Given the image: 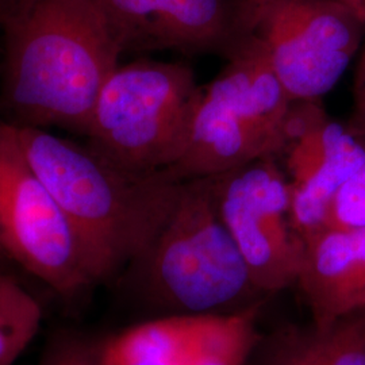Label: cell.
Returning <instances> with one entry per match:
<instances>
[{"mask_svg": "<svg viewBox=\"0 0 365 365\" xmlns=\"http://www.w3.org/2000/svg\"><path fill=\"white\" fill-rule=\"evenodd\" d=\"M1 102L15 126L84 134L123 54L95 0H0Z\"/></svg>", "mask_w": 365, "mask_h": 365, "instance_id": "1", "label": "cell"}, {"mask_svg": "<svg viewBox=\"0 0 365 365\" xmlns=\"http://www.w3.org/2000/svg\"><path fill=\"white\" fill-rule=\"evenodd\" d=\"M29 163L87 249L99 283L126 271L168 220L182 182L167 172L134 173L88 145L15 126Z\"/></svg>", "mask_w": 365, "mask_h": 365, "instance_id": "2", "label": "cell"}, {"mask_svg": "<svg viewBox=\"0 0 365 365\" xmlns=\"http://www.w3.org/2000/svg\"><path fill=\"white\" fill-rule=\"evenodd\" d=\"M126 272L172 314L235 313L262 297L222 222L211 178L182 182L168 220Z\"/></svg>", "mask_w": 365, "mask_h": 365, "instance_id": "3", "label": "cell"}, {"mask_svg": "<svg viewBox=\"0 0 365 365\" xmlns=\"http://www.w3.org/2000/svg\"><path fill=\"white\" fill-rule=\"evenodd\" d=\"M202 88L184 63L119 64L92 108L87 145L122 170L168 172L187 149Z\"/></svg>", "mask_w": 365, "mask_h": 365, "instance_id": "4", "label": "cell"}, {"mask_svg": "<svg viewBox=\"0 0 365 365\" xmlns=\"http://www.w3.org/2000/svg\"><path fill=\"white\" fill-rule=\"evenodd\" d=\"M203 86L187 149L167 173L179 182L211 178L262 157H279L292 101L260 53L233 46Z\"/></svg>", "mask_w": 365, "mask_h": 365, "instance_id": "5", "label": "cell"}, {"mask_svg": "<svg viewBox=\"0 0 365 365\" xmlns=\"http://www.w3.org/2000/svg\"><path fill=\"white\" fill-rule=\"evenodd\" d=\"M364 37V15L341 0H235L226 52L247 46L260 53L292 102L321 101Z\"/></svg>", "mask_w": 365, "mask_h": 365, "instance_id": "6", "label": "cell"}, {"mask_svg": "<svg viewBox=\"0 0 365 365\" xmlns=\"http://www.w3.org/2000/svg\"><path fill=\"white\" fill-rule=\"evenodd\" d=\"M0 248L66 298L99 283L73 225L29 163L15 125L0 117Z\"/></svg>", "mask_w": 365, "mask_h": 365, "instance_id": "7", "label": "cell"}, {"mask_svg": "<svg viewBox=\"0 0 365 365\" xmlns=\"http://www.w3.org/2000/svg\"><path fill=\"white\" fill-rule=\"evenodd\" d=\"M217 210L261 295L297 284L304 241L291 215L287 178L277 157L211 176Z\"/></svg>", "mask_w": 365, "mask_h": 365, "instance_id": "8", "label": "cell"}, {"mask_svg": "<svg viewBox=\"0 0 365 365\" xmlns=\"http://www.w3.org/2000/svg\"><path fill=\"white\" fill-rule=\"evenodd\" d=\"M279 157L292 222L304 241L322 229L333 197L364 163L365 141L329 117L321 101H294Z\"/></svg>", "mask_w": 365, "mask_h": 365, "instance_id": "9", "label": "cell"}, {"mask_svg": "<svg viewBox=\"0 0 365 365\" xmlns=\"http://www.w3.org/2000/svg\"><path fill=\"white\" fill-rule=\"evenodd\" d=\"M261 303L225 314H170L103 345L106 365H247L259 342Z\"/></svg>", "mask_w": 365, "mask_h": 365, "instance_id": "10", "label": "cell"}, {"mask_svg": "<svg viewBox=\"0 0 365 365\" xmlns=\"http://www.w3.org/2000/svg\"><path fill=\"white\" fill-rule=\"evenodd\" d=\"M122 53L225 54L235 0H95Z\"/></svg>", "mask_w": 365, "mask_h": 365, "instance_id": "11", "label": "cell"}, {"mask_svg": "<svg viewBox=\"0 0 365 365\" xmlns=\"http://www.w3.org/2000/svg\"><path fill=\"white\" fill-rule=\"evenodd\" d=\"M313 325L327 329L365 309V227H324L304 240L297 284Z\"/></svg>", "mask_w": 365, "mask_h": 365, "instance_id": "12", "label": "cell"}, {"mask_svg": "<svg viewBox=\"0 0 365 365\" xmlns=\"http://www.w3.org/2000/svg\"><path fill=\"white\" fill-rule=\"evenodd\" d=\"M42 310L13 272H0V365H14L38 333Z\"/></svg>", "mask_w": 365, "mask_h": 365, "instance_id": "13", "label": "cell"}, {"mask_svg": "<svg viewBox=\"0 0 365 365\" xmlns=\"http://www.w3.org/2000/svg\"><path fill=\"white\" fill-rule=\"evenodd\" d=\"M255 353L256 365H329L327 329L295 325L274 330L261 342Z\"/></svg>", "mask_w": 365, "mask_h": 365, "instance_id": "14", "label": "cell"}, {"mask_svg": "<svg viewBox=\"0 0 365 365\" xmlns=\"http://www.w3.org/2000/svg\"><path fill=\"white\" fill-rule=\"evenodd\" d=\"M324 227H365V161L333 197L327 209Z\"/></svg>", "mask_w": 365, "mask_h": 365, "instance_id": "15", "label": "cell"}, {"mask_svg": "<svg viewBox=\"0 0 365 365\" xmlns=\"http://www.w3.org/2000/svg\"><path fill=\"white\" fill-rule=\"evenodd\" d=\"M329 365H365V313L349 314L327 327Z\"/></svg>", "mask_w": 365, "mask_h": 365, "instance_id": "16", "label": "cell"}, {"mask_svg": "<svg viewBox=\"0 0 365 365\" xmlns=\"http://www.w3.org/2000/svg\"><path fill=\"white\" fill-rule=\"evenodd\" d=\"M103 345L105 341L66 333L49 344L39 365H106Z\"/></svg>", "mask_w": 365, "mask_h": 365, "instance_id": "17", "label": "cell"}, {"mask_svg": "<svg viewBox=\"0 0 365 365\" xmlns=\"http://www.w3.org/2000/svg\"><path fill=\"white\" fill-rule=\"evenodd\" d=\"M346 125L353 134L365 141V45L360 51L354 71L352 115Z\"/></svg>", "mask_w": 365, "mask_h": 365, "instance_id": "18", "label": "cell"}, {"mask_svg": "<svg viewBox=\"0 0 365 365\" xmlns=\"http://www.w3.org/2000/svg\"><path fill=\"white\" fill-rule=\"evenodd\" d=\"M14 264L0 248V272H13Z\"/></svg>", "mask_w": 365, "mask_h": 365, "instance_id": "19", "label": "cell"}, {"mask_svg": "<svg viewBox=\"0 0 365 365\" xmlns=\"http://www.w3.org/2000/svg\"><path fill=\"white\" fill-rule=\"evenodd\" d=\"M341 1L352 6L353 9H356L365 16V0H341Z\"/></svg>", "mask_w": 365, "mask_h": 365, "instance_id": "20", "label": "cell"}, {"mask_svg": "<svg viewBox=\"0 0 365 365\" xmlns=\"http://www.w3.org/2000/svg\"><path fill=\"white\" fill-rule=\"evenodd\" d=\"M363 312H364V313H365V309H364V310H363Z\"/></svg>", "mask_w": 365, "mask_h": 365, "instance_id": "21", "label": "cell"}]
</instances>
